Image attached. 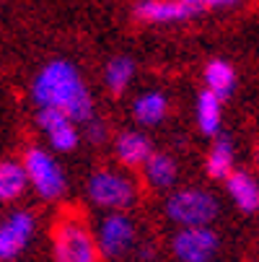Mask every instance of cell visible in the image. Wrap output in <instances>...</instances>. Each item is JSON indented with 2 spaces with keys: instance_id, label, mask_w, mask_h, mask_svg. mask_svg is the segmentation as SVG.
Masks as SVG:
<instances>
[{
  "instance_id": "9a60e30c",
  "label": "cell",
  "mask_w": 259,
  "mask_h": 262,
  "mask_svg": "<svg viewBox=\"0 0 259 262\" xmlns=\"http://www.w3.org/2000/svg\"><path fill=\"white\" fill-rule=\"evenodd\" d=\"M169 115V99L161 91H145L132 104V117L140 125H158Z\"/></svg>"
},
{
  "instance_id": "4fadbf2b",
  "label": "cell",
  "mask_w": 259,
  "mask_h": 262,
  "mask_svg": "<svg viewBox=\"0 0 259 262\" xmlns=\"http://www.w3.org/2000/svg\"><path fill=\"white\" fill-rule=\"evenodd\" d=\"M202 78H205V91H210L220 101H226L236 89V70L226 60H210L205 65Z\"/></svg>"
},
{
  "instance_id": "e0dca14e",
  "label": "cell",
  "mask_w": 259,
  "mask_h": 262,
  "mask_svg": "<svg viewBox=\"0 0 259 262\" xmlns=\"http://www.w3.org/2000/svg\"><path fill=\"white\" fill-rule=\"evenodd\" d=\"M143 169H145L148 184L156 187V190H169V187L176 184V177H179V166L169 154H151V159L143 164Z\"/></svg>"
},
{
  "instance_id": "277c9868",
  "label": "cell",
  "mask_w": 259,
  "mask_h": 262,
  "mask_svg": "<svg viewBox=\"0 0 259 262\" xmlns=\"http://www.w3.org/2000/svg\"><path fill=\"white\" fill-rule=\"evenodd\" d=\"M88 198L93 205L114 213L127 210L135 203V184L120 171L112 169H99L88 177Z\"/></svg>"
},
{
  "instance_id": "7a4b0ae2",
  "label": "cell",
  "mask_w": 259,
  "mask_h": 262,
  "mask_svg": "<svg viewBox=\"0 0 259 262\" xmlns=\"http://www.w3.org/2000/svg\"><path fill=\"white\" fill-rule=\"evenodd\" d=\"M52 259L55 262H101V249L81 215H62L52 226Z\"/></svg>"
},
{
  "instance_id": "6da1fadb",
  "label": "cell",
  "mask_w": 259,
  "mask_h": 262,
  "mask_svg": "<svg viewBox=\"0 0 259 262\" xmlns=\"http://www.w3.org/2000/svg\"><path fill=\"white\" fill-rule=\"evenodd\" d=\"M31 99L39 109H57L76 122L93 117V99L70 60H50L31 81Z\"/></svg>"
},
{
  "instance_id": "ba28073f",
  "label": "cell",
  "mask_w": 259,
  "mask_h": 262,
  "mask_svg": "<svg viewBox=\"0 0 259 262\" xmlns=\"http://www.w3.org/2000/svg\"><path fill=\"white\" fill-rule=\"evenodd\" d=\"M34 229H36V221L26 210H16L6 221H0V262L16 259L29 247Z\"/></svg>"
},
{
  "instance_id": "9c48e42d",
  "label": "cell",
  "mask_w": 259,
  "mask_h": 262,
  "mask_svg": "<svg viewBox=\"0 0 259 262\" xmlns=\"http://www.w3.org/2000/svg\"><path fill=\"white\" fill-rule=\"evenodd\" d=\"M36 122H39L42 133L47 135L50 145L60 154H67L73 148H78L81 143V130H78V122L70 120L67 115L57 109H39V115H36Z\"/></svg>"
},
{
  "instance_id": "8992f818",
  "label": "cell",
  "mask_w": 259,
  "mask_h": 262,
  "mask_svg": "<svg viewBox=\"0 0 259 262\" xmlns=\"http://www.w3.org/2000/svg\"><path fill=\"white\" fill-rule=\"evenodd\" d=\"M101 257L117 259L122 254H127L135 244H137V229L132 218L125 210H114L109 213L101 223H99V234H96Z\"/></svg>"
},
{
  "instance_id": "d6986e66",
  "label": "cell",
  "mask_w": 259,
  "mask_h": 262,
  "mask_svg": "<svg viewBox=\"0 0 259 262\" xmlns=\"http://www.w3.org/2000/svg\"><path fill=\"white\" fill-rule=\"evenodd\" d=\"M132 76H135V60L132 57H127V55L112 57L106 62V68H104V86H106L109 94L120 96L130 86Z\"/></svg>"
},
{
  "instance_id": "3957f363",
  "label": "cell",
  "mask_w": 259,
  "mask_h": 262,
  "mask_svg": "<svg viewBox=\"0 0 259 262\" xmlns=\"http://www.w3.org/2000/svg\"><path fill=\"white\" fill-rule=\"evenodd\" d=\"M220 205L213 192L197 190V187H187V190H176L166 200V215L176 226H210L215 221Z\"/></svg>"
},
{
  "instance_id": "7c38bea8",
  "label": "cell",
  "mask_w": 259,
  "mask_h": 262,
  "mask_svg": "<svg viewBox=\"0 0 259 262\" xmlns=\"http://www.w3.org/2000/svg\"><path fill=\"white\" fill-rule=\"evenodd\" d=\"M114 148H117L120 164H125L127 169L143 166L148 159H151V154H153L151 140H148L143 133H137V130H125V133H120Z\"/></svg>"
},
{
  "instance_id": "ffe728a7",
  "label": "cell",
  "mask_w": 259,
  "mask_h": 262,
  "mask_svg": "<svg viewBox=\"0 0 259 262\" xmlns=\"http://www.w3.org/2000/svg\"><path fill=\"white\" fill-rule=\"evenodd\" d=\"M83 125H86V138H88L91 143H101V140L106 138V125H104L99 117H88Z\"/></svg>"
},
{
  "instance_id": "30bf717a",
  "label": "cell",
  "mask_w": 259,
  "mask_h": 262,
  "mask_svg": "<svg viewBox=\"0 0 259 262\" xmlns=\"http://www.w3.org/2000/svg\"><path fill=\"white\" fill-rule=\"evenodd\" d=\"M197 11L179 3V0H140L135 6V18L145 21V24H176V21H187L192 18Z\"/></svg>"
},
{
  "instance_id": "52a82bcc",
  "label": "cell",
  "mask_w": 259,
  "mask_h": 262,
  "mask_svg": "<svg viewBox=\"0 0 259 262\" xmlns=\"http://www.w3.org/2000/svg\"><path fill=\"white\" fill-rule=\"evenodd\" d=\"M220 247L210 226H184L171 239V252L179 262H210Z\"/></svg>"
},
{
  "instance_id": "44dd1931",
  "label": "cell",
  "mask_w": 259,
  "mask_h": 262,
  "mask_svg": "<svg viewBox=\"0 0 259 262\" xmlns=\"http://www.w3.org/2000/svg\"><path fill=\"white\" fill-rule=\"evenodd\" d=\"M241 0H207V8H233Z\"/></svg>"
},
{
  "instance_id": "5bb4252c",
  "label": "cell",
  "mask_w": 259,
  "mask_h": 262,
  "mask_svg": "<svg viewBox=\"0 0 259 262\" xmlns=\"http://www.w3.org/2000/svg\"><path fill=\"white\" fill-rule=\"evenodd\" d=\"M195 115H197V127L207 138H218L220 125H223V101L213 96L210 91H202L195 101Z\"/></svg>"
},
{
  "instance_id": "ac0fdd59",
  "label": "cell",
  "mask_w": 259,
  "mask_h": 262,
  "mask_svg": "<svg viewBox=\"0 0 259 262\" xmlns=\"http://www.w3.org/2000/svg\"><path fill=\"white\" fill-rule=\"evenodd\" d=\"M26 171L18 161H0V203L18 200L26 190Z\"/></svg>"
},
{
  "instance_id": "2e32d148",
  "label": "cell",
  "mask_w": 259,
  "mask_h": 262,
  "mask_svg": "<svg viewBox=\"0 0 259 262\" xmlns=\"http://www.w3.org/2000/svg\"><path fill=\"white\" fill-rule=\"evenodd\" d=\"M233 161H236V151L233 143L226 135H218L215 143L210 145L207 159H205V169L213 179H226L233 171Z\"/></svg>"
},
{
  "instance_id": "5b68a950",
  "label": "cell",
  "mask_w": 259,
  "mask_h": 262,
  "mask_svg": "<svg viewBox=\"0 0 259 262\" xmlns=\"http://www.w3.org/2000/svg\"><path fill=\"white\" fill-rule=\"evenodd\" d=\"M23 171L26 179L31 182V187L36 190V195L44 200H57L65 192V174L60 169V164L44 151V148H26L23 154Z\"/></svg>"
},
{
  "instance_id": "7402d4cb",
  "label": "cell",
  "mask_w": 259,
  "mask_h": 262,
  "mask_svg": "<svg viewBox=\"0 0 259 262\" xmlns=\"http://www.w3.org/2000/svg\"><path fill=\"white\" fill-rule=\"evenodd\" d=\"M179 3H184V6H190V8L200 11V8H205V6H207V0H179Z\"/></svg>"
},
{
  "instance_id": "8fae6325",
  "label": "cell",
  "mask_w": 259,
  "mask_h": 262,
  "mask_svg": "<svg viewBox=\"0 0 259 262\" xmlns=\"http://www.w3.org/2000/svg\"><path fill=\"white\" fill-rule=\"evenodd\" d=\"M226 190L233 200V205L244 213H256L259 210V182L246 174V171H231L226 177Z\"/></svg>"
}]
</instances>
